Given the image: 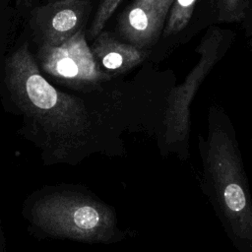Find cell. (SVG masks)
Returning <instances> with one entry per match:
<instances>
[{"label":"cell","mask_w":252,"mask_h":252,"mask_svg":"<svg viewBox=\"0 0 252 252\" xmlns=\"http://www.w3.org/2000/svg\"><path fill=\"white\" fill-rule=\"evenodd\" d=\"M210 126L202 146L205 180L227 233L241 252H252V204L233 131Z\"/></svg>","instance_id":"6da1fadb"},{"label":"cell","mask_w":252,"mask_h":252,"mask_svg":"<svg viewBox=\"0 0 252 252\" xmlns=\"http://www.w3.org/2000/svg\"><path fill=\"white\" fill-rule=\"evenodd\" d=\"M39 57L42 68L57 78L95 83L109 77L100 70L82 31L58 43L45 44Z\"/></svg>","instance_id":"7a4b0ae2"},{"label":"cell","mask_w":252,"mask_h":252,"mask_svg":"<svg viewBox=\"0 0 252 252\" xmlns=\"http://www.w3.org/2000/svg\"><path fill=\"white\" fill-rule=\"evenodd\" d=\"M221 35L218 31L208 32L197 47L199 60L184 82L175 87L168 98L167 118L173 126H186L188 109L201 83L219 59Z\"/></svg>","instance_id":"3957f363"},{"label":"cell","mask_w":252,"mask_h":252,"mask_svg":"<svg viewBox=\"0 0 252 252\" xmlns=\"http://www.w3.org/2000/svg\"><path fill=\"white\" fill-rule=\"evenodd\" d=\"M174 0H135L119 20V32L130 44L144 48L159 35Z\"/></svg>","instance_id":"277c9868"},{"label":"cell","mask_w":252,"mask_h":252,"mask_svg":"<svg viewBox=\"0 0 252 252\" xmlns=\"http://www.w3.org/2000/svg\"><path fill=\"white\" fill-rule=\"evenodd\" d=\"M98 64L105 70L122 73L139 65L147 56L142 49L130 43L120 42L107 32H100L92 49Z\"/></svg>","instance_id":"5b68a950"},{"label":"cell","mask_w":252,"mask_h":252,"mask_svg":"<svg viewBox=\"0 0 252 252\" xmlns=\"http://www.w3.org/2000/svg\"><path fill=\"white\" fill-rule=\"evenodd\" d=\"M197 0H174L170 9L164 34L166 36L181 32L188 24Z\"/></svg>","instance_id":"8992f818"},{"label":"cell","mask_w":252,"mask_h":252,"mask_svg":"<svg viewBox=\"0 0 252 252\" xmlns=\"http://www.w3.org/2000/svg\"><path fill=\"white\" fill-rule=\"evenodd\" d=\"M72 220L77 228L87 232L96 231L102 225L105 226L104 216L91 205L76 208L72 215Z\"/></svg>","instance_id":"52a82bcc"},{"label":"cell","mask_w":252,"mask_h":252,"mask_svg":"<svg viewBox=\"0 0 252 252\" xmlns=\"http://www.w3.org/2000/svg\"><path fill=\"white\" fill-rule=\"evenodd\" d=\"M77 12L68 7L58 10L51 19V28L53 32L62 35L71 32L78 25Z\"/></svg>","instance_id":"ba28073f"},{"label":"cell","mask_w":252,"mask_h":252,"mask_svg":"<svg viewBox=\"0 0 252 252\" xmlns=\"http://www.w3.org/2000/svg\"><path fill=\"white\" fill-rule=\"evenodd\" d=\"M122 0H103L100 4L91 27L92 35L99 34L104 25L117 9Z\"/></svg>","instance_id":"9c48e42d"},{"label":"cell","mask_w":252,"mask_h":252,"mask_svg":"<svg viewBox=\"0 0 252 252\" xmlns=\"http://www.w3.org/2000/svg\"><path fill=\"white\" fill-rule=\"evenodd\" d=\"M244 0H221L220 18L222 21H236L243 16Z\"/></svg>","instance_id":"30bf717a"}]
</instances>
